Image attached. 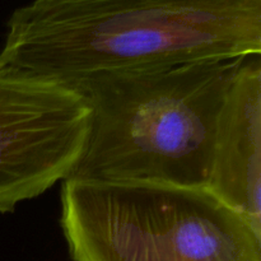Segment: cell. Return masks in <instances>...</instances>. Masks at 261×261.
Listing matches in <instances>:
<instances>
[{"label":"cell","mask_w":261,"mask_h":261,"mask_svg":"<svg viewBox=\"0 0 261 261\" xmlns=\"http://www.w3.org/2000/svg\"><path fill=\"white\" fill-rule=\"evenodd\" d=\"M73 261H261V236L208 189L65 178Z\"/></svg>","instance_id":"3957f363"},{"label":"cell","mask_w":261,"mask_h":261,"mask_svg":"<svg viewBox=\"0 0 261 261\" xmlns=\"http://www.w3.org/2000/svg\"><path fill=\"white\" fill-rule=\"evenodd\" d=\"M261 61L244 58L219 116L208 190L261 236Z\"/></svg>","instance_id":"5b68a950"},{"label":"cell","mask_w":261,"mask_h":261,"mask_svg":"<svg viewBox=\"0 0 261 261\" xmlns=\"http://www.w3.org/2000/svg\"><path fill=\"white\" fill-rule=\"evenodd\" d=\"M0 63L64 86L261 53V0H31Z\"/></svg>","instance_id":"6da1fadb"},{"label":"cell","mask_w":261,"mask_h":261,"mask_svg":"<svg viewBox=\"0 0 261 261\" xmlns=\"http://www.w3.org/2000/svg\"><path fill=\"white\" fill-rule=\"evenodd\" d=\"M91 117L78 89L0 63V214L69 177Z\"/></svg>","instance_id":"277c9868"},{"label":"cell","mask_w":261,"mask_h":261,"mask_svg":"<svg viewBox=\"0 0 261 261\" xmlns=\"http://www.w3.org/2000/svg\"><path fill=\"white\" fill-rule=\"evenodd\" d=\"M242 60L99 74L76 84L92 117L68 178L208 189L219 116Z\"/></svg>","instance_id":"7a4b0ae2"}]
</instances>
